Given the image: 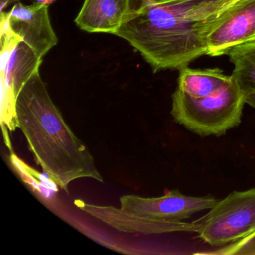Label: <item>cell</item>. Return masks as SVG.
<instances>
[{
    "mask_svg": "<svg viewBox=\"0 0 255 255\" xmlns=\"http://www.w3.org/2000/svg\"><path fill=\"white\" fill-rule=\"evenodd\" d=\"M21 1L23 0H0L1 11L6 10L9 5L15 4L16 2H21ZM30 1H33V0H30ZM54 1L55 0H36V2H41V3L47 4L49 5L50 4L53 3Z\"/></svg>",
    "mask_w": 255,
    "mask_h": 255,
    "instance_id": "obj_14",
    "label": "cell"
},
{
    "mask_svg": "<svg viewBox=\"0 0 255 255\" xmlns=\"http://www.w3.org/2000/svg\"><path fill=\"white\" fill-rule=\"evenodd\" d=\"M255 41V34L248 41ZM248 41H247V42H248Z\"/></svg>",
    "mask_w": 255,
    "mask_h": 255,
    "instance_id": "obj_17",
    "label": "cell"
},
{
    "mask_svg": "<svg viewBox=\"0 0 255 255\" xmlns=\"http://www.w3.org/2000/svg\"><path fill=\"white\" fill-rule=\"evenodd\" d=\"M2 104L1 123L11 131L17 127L16 102L23 86L36 71L42 59L21 38L1 26Z\"/></svg>",
    "mask_w": 255,
    "mask_h": 255,
    "instance_id": "obj_5",
    "label": "cell"
},
{
    "mask_svg": "<svg viewBox=\"0 0 255 255\" xmlns=\"http://www.w3.org/2000/svg\"><path fill=\"white\" fill-rule=\"evenodd\" d=\"M193 232L213 247H222L255 231V188L234 191L218 200L207 213L192 222Z\"/></svg>",
    "mask_w": 255,
    "mask_h": 255,
    "instance_id": "obj_4",
    "label": "cell"
},
{
    "mask_svg": "<svg viewBox=\"0 0 255 255\" xmlns=\"http://www.w3.org/2000/svg\"><path fill=\"white\" fill-rule=\"evenodd\" d=\"M227 56L234 66L231 75L243 93L255 92V41L236 46Z\"/></svg>",
    "mask_w": 255,
    "mask_h": 255,
    "instance_id": "obj_12",
    "label": "cell"
},
{
    "mask_svg": "<svg viewBox=\"0 0 255 255\" xmlns=\"http://www.w3.org/2000/svg\"><path fill=\"white\" fill-rule=\"evenodd\" d=\"M231 78L219 68L179 70L177 89L193 98H204L220 89Z\"/></svg>",
    "mask_w": 255,
    "mask_h": 255,
    "instance_id": "obj_11",
    "label": "cell"
},
{
    "mask_svg": "<svg viewBox=\"0 0 255 255\" xmlns=\"http://www.w3.org/2000/svg\"><path fill=\"white\" fill-rule=\"evenodd\" d=\"M201 254L214 255H255V231L241 240L222 246L219 249Z\"/></svg>",
    "mask_w": 255,
    "mask_h": 255,
    "instance_id": "obj_13",
    "label": "cell"
},
{
    "mask_svg": "<svg viewBox=\"0 0 255 255\" xmlns=\"http://www.w3.org/2000/svg\"><path fill=\"white\" fill-rule=\"evenodd\" d=\"M246 104L255 109V92H251L246 95Z\"/></svg>",
    "mask_w": 255,
    "mask_h": 255,
    "instance_id": "obj_16",
    "label": "cell"
},
{
    "mask_svg": "<svg viewBox=\"0 0 255 255\" xmlns=\"http://www.w3.org/2000/svg\"><path fill=\"white\" fill-rule=\"evenodd\" d=\"M135 9L132 0H85L75 23L89 33L116 35Z\"/></svg>",
    "mask_w": 255,
    "mask_h": 255,
    "instance_id": "obj_9",
    "label": "cell"
},
{
    "mask_svg": "<svg viewBox=\"0 0 255 255\" xmlns=\"http://www.w3.org/2000/svg\"><path fill=\"white\" fill-rule=\"evenodd\" d=\"M138 1L140 2V5H144L166 3V2H172L175 0H138Z\"/></svg>",
    "mask_w": 255,
    "mask_h": 255,
    "instance_id": "obj_15",
    "label": "cell"
},
{
    "mask_svg": "<svg viewBox=\"0 0 255 255\" xmlns=\"http://www.w3.org/2000/svg\"><path fill=\"white\" fill-rule=\"evenodd\" d=\"M255 34V0H248L207 39V56L228 55L236 46L247 42Z\"/></svg>",
    "mask_w": 255,
    "mask_h": 255,
    "instance_id": "obj_10",
    "label": "cell"
},
{
    "mask_svg": "<svg viewBox=\"0 0 255 255\" xmlns=\"http://www.w3.org/2000/svg\"><path fill=\"white\" fill-rule=\"evenodd\" d=\"M217 201L211 195L188 196L178 189H174L156 198L123 195L120 198V204L122 210L142 217L177 222L189 219L198 212L210 210Z\"/></svg>",
    "mask_w": 255,
    "mask_h": 255,
    "instance_id": "obj_6",
    "label": "cell"
},
{
    "mask_svg": "<svg viewBox=\"0 0 255 255\" xmlns=\"http://www.w3.org/2000/svg\"><path fill=\"white\" fill-rule=\"evenodd\" d=\"M77 207L88 214L122 232L160 234L172 232H193L192 222L153 220L112 206L95 205L81 201Z\"/></svg>",
    "mask_w": 255,
    "mask_h": 255,
    "instance_id": "obj_8",
    "label": "cell"
},
{
    "mask_svg": "<svg viewBox=\"0 0 255 255\" xmlns=\"http://www.w3.org/2000/svg\"><path fill=\"white\" fill-rule=\"evenodd\" d=\"M48 6L41 2L27 5L18 2L9 11H1V26L21 38L41 59L58 43Z\"/></svg>",
    "mask_w": 255,
    "mask_h": 255,
    "instance_id": "obj_7",
    "label": "cell"
},
{
    "mask_svg": "<svg viewBox=\"0 0 255 255\" xmlns=\"http://www.w3.org/2000/svg\"><path fill=\"white\" fill-rule=\"evenodd\" d=\"M174 122L200 136L225 135L241 123L246 95L235 79L204 98H193L176 89L171 96Z\"/></svg>",
    "mask_w": 255,
    "mask_h": 255,
    "instance_id": "obj_3",
    "label": "cell"
},
{
    "mask_svg": "<svg viewBox=\"0 0 255 255\" xmlns=\"http://www.w3.org/2000/svg\"><path fill=\"white\" fill-rule=\"evenodd\" d=\"M248 0H175L140 5L115 35L145 59L154 73L180 70L207 56V39Z\"/></svg>",
    "mask_w": 255,
    "mask_h": 255,
    "instance_id": "obj_1",
    "label": "cell"
},
{
    "mask_svg": "<svg viewBox=\"0 0 255 255\" xmlns=\"http://www.w3.org/2000/svg\"><path fill=\"white\" fill-rule=\"evenodd\" d=\"M17 127L37 163L61 189L71 182L92 178L103 183L95 159L76 136L52 101L36 71L23 86L16 102Z\"/></svg>",
    "mask_w": 255,
    "mask_h": 255,
    "instance_id": "obj_2",
    "label": "cell"
}]
</instances>
